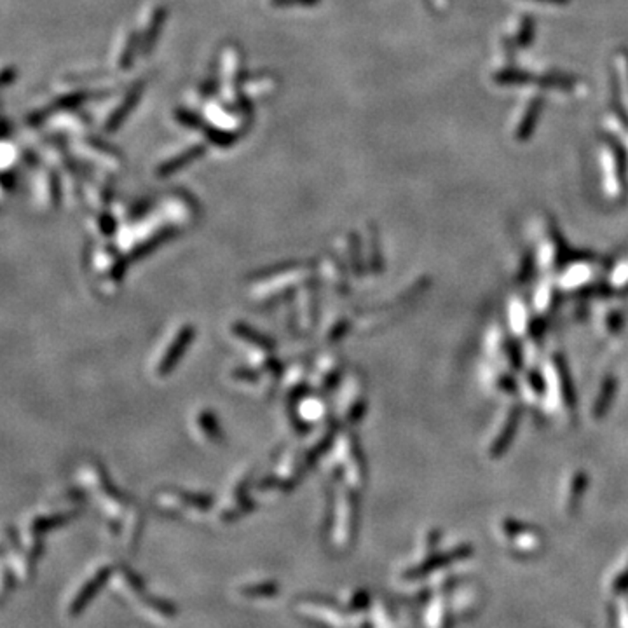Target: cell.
Segmentation results:
<instances>
[{
  "mask_svg": "<svg viewBox=\"0 0 628 628\" xmlns=\"http://www.w3.org/2000/svg\"><path fill=\"white\" fill-rule=\"evenodd\" d=\"M602 164L606 166V191L610 194H622L625 188V161L616 145H604Z\"/></svg>",
  "mask_w": 628,
  "mask_h": 628,
  "instance_id": "cell-1",
  "label": "cell"
},
{
  "mask_svg": "<svg viewBox=\"0 0 628 628\" xmlns=\"http://www.w3.org/2000/svg\"><path fill=\"white\" fill-rule=\"evenodd\" d=\"M541 105H543V100L539 98L538 95L531 96V98L527 100V103L523 105L522 114H520L517 121V126H515V138H517L518 142L527 140V138L533 134L539 119V112H541Z\"/></svg>",
  "mask_w": 628,
  "mask_h": 628,
  "instance_id": "cell-2",
  "label": "cell"
},
{
  "mask_svg": "<svg viewBox=\"0 0 628 628\" xmlns=\"http://www.w3.org/2000/svg\"><path fill=\"white\" fill-rule=\"evenodd\" d=\"M105 580H107V571H102L100 574H96L95 578H92L90 583H87L86 587H84V590L75 597L74 604H72V610H70L72 614L75 616L77 612L83 611L84 607H86L87 604L91 602V599H92V597H95V593L98 592L100 588H102V585L105 583Z\"/></svg>",
  "mask_w": 628,
  "mask_h": 628,
  "instance_id": "cell-3",
  "label": "cell"
},
{
  "mask_svg": "<svg viewBox=\"0 0 628 628\" xmlns=\"http://www.w3.org/2000/svg\"><path fill=\"white\" fill-rule=\"evenodd\" d=\"M518 28L520 30L517 33H515V37H513L515 46H517V48H527V46L531 44V41H533V36H534V19L529 18V16H523L518 21Z\"/></svg>",
  "mask_w": 628,
  "mask_h": 628,
  "instance_id": "cell-4",
  "label": "cell"
},
{
  "mask_svg": "<svg viewBox=\"0 0 628 628\" xmlns=\"http://www.w3.org/2000/svg\"><path fill=\"white\" fill-rule=\"evenodd\" d=\"M616 67H618L619 80H622V95L628 109V51H619L616 55Z\"/></svg>",
  "mask_w": 628,
  "mask_h": 628,
  "instance_id": "cell-5",
  "label": "cell"
},
{
  "mask_svg": "<svg viewBox=\"0 0 628 628\" xmlns=\"http://www.w3.org/2000/svg\"><path fill=\"white\" fill-rule=\"evenodd\" d=\"M527 2L543 4V6H565L569 4V0H527Z\"/></svg>",
  "mask_w": 628,
  "mask_h": 628,
  "instance_id": "cell-6",
  "label": "cell"
},
{
  "mask_svg": "<svg viewBox=\"0 0 628 628\" xmlns=\"http://www.w3.org/2000/svg\"><path fill=\"white\" fill-rule=\"evenodd\" d=\"M437 4H445V0H437Z\"/></svg>",
  "mask_w": 628,
  "mask_h": 628,
  "instance_id": "cell-7",
  "label": "cell"
}]
</instances>
